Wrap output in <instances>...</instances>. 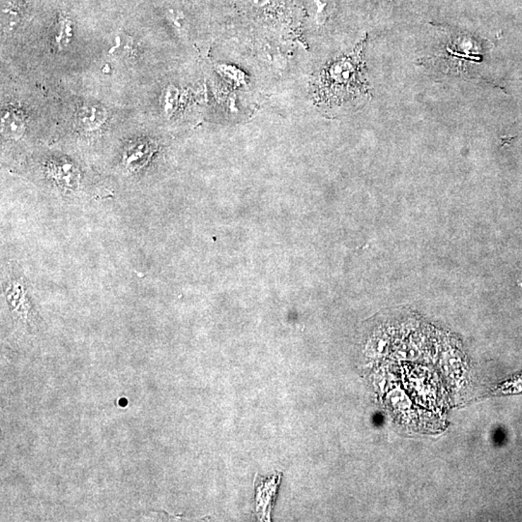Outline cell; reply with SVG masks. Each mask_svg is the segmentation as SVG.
<instances>
[{"label": "cell", "mask_w": 522, "mask_h": 522, "mask_svg": "<svg viewBox=\"0 0 522 522\" xmlns=\"http://www.w3.org/2000/svg\"><path fill=\"white\" fill-rule=\"evenodd\" d=\"M361 63L355 56L344 57L325 69L315 83V96L323 103H341L361 92Z\"/></svg>", "instance_id": "cell-1"}, {"label": "cell", "mask_w": 522, "mask_h": 522, "mask_svg": "<svg viewBox=\"0 0 522 522\" xmlns=\"http://www.w3.org/2000/svg\"><path fill=\"white\" fill-rule=\"evenodd\" d=\"M107 112L99 104H85L78 114V121L81 126L86 130L98 128L106 121Z\"/></svg>", "instance_id": "cell-2"}, {"label": "cell", "mask_w": 522, "mask_h": 522, "mask_svg": "<svg viewBox=\"0 0 522 522\" xmlns=\"http://www.w3.org/2000/svg\"><path fill=\"white\" fill-rule=\"evenodd\" d=\"M2 130L6 135L20 136L25 129V123L20 116L14 112H6L2 116Z\"/></svg>", "instance_id": "cell-3"}, {"label": "cell", "mask_w": 522, "mask_h": 522, "mask_svg": "<svg viewBox=\"0 0 522 522\" xmlns=\"http://www.w3.org/2000/svg\"><path fill=\"white\" fill-rule=\"evenodd\" d=\"M255 6L262 7L267 6L270 0H251Z\"/></svg>", "instance_id": "cell-4"}]
</instances>
